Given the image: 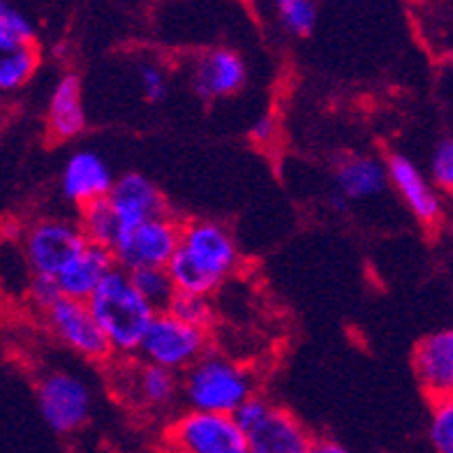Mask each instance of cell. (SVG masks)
Segmentation results:
<instances>
[{"instance_id":"1f68e13d","label":"cell","mask_w":453,"mask_h":453,"mask_svg":"<svg viewBox=\"0 0 453 453\" xmlns=\"http://www.w3.org/2000/svg\"><path fill=\"white\" fill-rule=\"evenodd\" d=\"M0 116H3V113H0Z\"/></svg>"},{"instance_id":"d4e9b609","label":"cell","mask_w":453,"mask_h":453,"mask_svg":"<svg viewBox=\"0 0 453 453\" xmlns=\"http://www.w3.org/2000/svg\"><path fill=\"white\" fill-rule=\"evenodd\" d=\"M430 441L437 453H453V403L451 398L433 400Z\"/></svg>"},{"instance_id":"4dcf8cb0","label":"cell","mask_w":453,"mask_h":453,"mask_svg":"<svg viewBox=\"0 0 453 453\" xmlns=\"http://www.w3.org/2000/svg\"><path fill=\"white\" fill-rule=\"evenodd\" d=\"M312 453H352L347 447H342L335 440H315L312 444Z\"/></svg>"},{"instance_id":"83f0119b","label":"cell","mask_w":453,"mask_h":453,"mask_svg":"<svg viewBox=\"0 0 453 453\" xmlns=\"http://www.w3.org/2000/svg\"><path fill=\"white\" fill-rule=\"evenodd\" d=\"M28 296L40 311L47 312L60 298L58 282H56V278H47V275H30Z\"/></svg>"},{"instance_id":"52a82bcc","label":"cell","mask_w":453,"mask_h":453,"mask_svg":"<svg viewBox=\"0 0 453 453\" xmlns=\"http://www.w3.org/2000/svg\"><path fill=\"white\" fill-rule=\"evenodd\" d=\"M88 241L70 220L42 218L24 232V262L33 275L58 278L77 259Z\"/></svg>"},{"instance_id":"cb8c5ba5","label":"cell","mask_w":453,"mask_h":453,"mask_svg":"<svg viewBox=\"0 0 453 453\" xmlns=\"http://www.w3.org/2000/svg\"><path fill=\"white\" fill-rule=\"evenodd\" d=\"M275 14L282 30L294 37L311 35L317 26V5L312 0H280L275 3Z\"/></svg>"},{"instance_id":"6da1fadb","label":"cell","mask_w":453,"mask_h":453,"mask_svg":"<svg viewBox=\"0 0 453 453\" xmlns=\"http://www.w3.org/2000/svg\"><path fill=\"white\" fill-rule=\"evenodd\" d=\"M239 264V245L225 225L192 220L180 226L179 250L167 264V273L176 292L211 296Z\"/></svg>"},{"instance_id":"d6986e66","label":"cell","mask_w":453,"mask_h":453,"mask_svg":"<svg viewBox=\"0 0 453 453\" xmlns=\"http://www.w3.org/2000/svg\"><path fill=\"white\" fill-rule=\"evenodd\" d=\"M134 403L143 407H167L172 405L176 395H179V380L173 372L157 365L142 364L134 375L127 380Z\"/></svg>"},{"instance_id":"603a6c76","label":"cell","mask_w":453,"mask_h":453,"mask_svg":"<svg viewBox=\"0 0 453 453\" xmlns=\"http://www.w3.org/2000/svg\"><path fill=\"white\" fill-rule=\"evenodd\" d=\"M165 312L176 317L179 322L202 328V331H209L215 324V308L211 303V296H199V294L176 292Z\"/></svg>"},{"instance_id":"d6a6232c","label":"cell","mask_w":453,"mask_h":453,"mask_svg":"<svg viewBox=\"0 0 453 453\" xmlns=\"http://www.w3.org/2000/svg\"><path fill=\"white\" fill-rule=\"evenodd\" d=\"M172 453H173V451H172Z\"/></svg>"},{"instance_id":"277c9868","label":"cell","mask_w":453,"mask_h":453,"mask_svg":"<svg viewBox=\"0 0 453 453\" xmlns=\"http://www.w3.org/2000/svg\"><path fill=\"white\" fill-rule=\"evenodd\" d=\"M243 430L250 453H312L315 437L292 411L252 395L232 414Z\"/></svg>"},{"instance_id":"484cf974","label":"cell","mask_w":453,"mask_h":453,"mask_svg":"<svg viewBox=\"0 0 453 453\" xmlns=\"http://www.w3.org/2000/svg\"><path fill=\"white\" fill-rule=\"evenodd\" d=\"M0 30L19 44L35 42V24L21 10L0 0Z\"/></svg>"},{"instance_id":"4316f807","label":"cell","mask_w":453,"mask_h":453,"mask_svg":"<svg viewBox=\"0 0 453 453\" xmlns=\"http://www.w3.org/2000/svg\"><path fill=\"white\" fill-rule=\"evenodd\" d=\"M430 179L435 190L451 192L453 188V142L451 139H441L433 150V160H430Z\"/></svg>"},{"instance_id":"7a4b0ae2","label":"cell","mask_w":453,"mask_h":453,"mask_svg":"<svg viewBox=\"0 0 453 453\" xmlns=\"http://www.w3.org/2000/svg\"><path fill=\"white\" fill-rule=\"evenodd\" d=\"M90 315L107 338L111 354L130 357L137 354L156 311L132 287L126 271L113 269L86 301Z\"/></svg>"},{"instance_id":"ba28073f","label":"cell","mask_w":453,"mask_h":453,"mask_svg":"<svg viewBox=\"0 0 453 453\" xmlns=\"http://www.w3.org/2000/svg\"><path fill=\"white\" fill-rule=\"evenodd\" d=\"M173 453H250L243 430L232 414L188 410L169 426Z\"/></svg>"},{"instance_id":"9a60e30c","label":"cell","mask_w":453,"mask_h":453,"mask_svg":"<svg viewBox=\"0 0 453 453\" xmlns=\"http://www.w3.org/2000/svg\"><path fill=\"white\" fill-rule=\"evenodd\" d=\"M113 173L96 150H77L63 169V195L79 209L104 199L113 185Z\"/></svg>"},{"instance_id":"8992f818","label":"cell","mask_w":453,"mask_h":453,"mask_svg":"<svg viewBox=\"0 0 453 453\" xmlns=\"http://www.w3.org/2000/svg\"><path fill=\"white\" fill-rule=\"evenodd\" d=\"M206 352H211L209 331L188 326L165 311L156 312L150 319L137 349L142 364L157 365L173 375L179 370L185 372Z\"/></svg>"},{"instance_id":"30bf717a","label":"cell","mask_w":453,"mask_h":453,"mask_svg":"<svg viewBox=\"0 0 453 453\" xmlns=\"http://www.w3.org/2000/svg\"><path fill=\"white\" fill-rule=\"evenodd\" d=\"M44 315H47L51 334L63 345H67L84 358L107 361L109 357H113L107 338L102 335L100 326L96 324L84 301H72V298L60 296Z\"/></svg>"},{"instance_id":"5b68a950","label":"cell","mask_w":453,"mask_h":453,"mask_svg":"<svg viewBox=\"0 0 453 453\" xmlns=\"http://www.w3.org/2000/svg\"><path fill=\"white\" fill-rule=\"evenodd\" d=\"M180 226L183 222L167 213L120 229L119 239L113 241L109 250L116 269L126 273L139 269H167L173 252L179 250Z\"/></svg>"},{"instance_id":"4fadbf2b","label":"cell","mask_w":453,"mask_h":453,"mask_svg":"<svg viewBox=\"0 0 453 453\" xmlns=\"http://www.w3.org/2000/svg\"><path fill=\"white\" fill-rule=\"evenodd\" d=\"M387 167V179L394 183L403 202L407 203V209L414 213L418 222H424L426 226H435L444 215V206H441L440 192L433 188V183L426 180L421 169L414 165L407 156L400 153H391L384 160Z\"/></svg>"},{"instance_id":"7c38bea8","label":"cell","mask_w":453,"mask_h":453,"mask_svg":"<svg viewBox=\"0 0 453 453\" xmlns=\"http://www.w3.org/2000/svg\"><path fill=\"white\" fill-rule=\"evenodd\" d=\"M107 202L111 203L113 213L119 218L120 229L169 213L167 199L160 188L150 179H146L143 173L134 172L123 173L120 179L113 180Z\"/></svg>"},{"instance_id":"5bb4252c","label":"cell","mask_w":453,"mask_h":453,"mask_svg":"<svg viewBox=\"0 0 453 453\" xmlns=\"http://www.w3.org/2000/svg\"><path fill=\"white\" fill-rule=\"evenodd\" d=\"M411 365L428 398H451L453 391V331H435L418 340Z\"/></svg>"},{"instance_id":"f546056e","label":"cell","mask_w":453,"mask_h":453,"mask_svg":"<svg viewBox=\"0 0 453 453\" xmlns=\"http://www.w3.org/2000/svg\"><path fill=\"white\" fill-rule=\"evenodd\" d=\"M278 132H280V126H278V119L273 113H266L262 119H257V123L250 130V139L257 143V146H269L278 139Z\"/></svg>"},{"instance_id":"9c48e42d","label":"cell","mask_w":453,"mask_h":453,"mask_svg":"<svg viewBox=\"0 0 453 453\" xmlns=\"http://www.w3.org/2000/svg\"><path fill=\"white\" fill-rule=\"evenodd\" d=\"M37 405L49 428L56 433H74L90 414V391L70 372H51L37 387Z\"/></svg>"},{"instance_id":"7402d4cb","label":"cell","mask_w":453,"mask_h":453,"mask_svg":"<svg viewBox=\"0 0 453 453\" xmlns=\"http://www.w3.org/2000/svg\"><path fill=\"white\" fill-rule=\"evenodd\" d=\"M127 275H130L132 287L137 289L139 296H142L153 311H167L169 301H172V296L176 294L167 269H139L132 271V273Z\"/></svg>"},{"instance_id":"3957f363","label":"cell","mask_w":453,"mask_h":453,"mask_svg":"<svg viewBox=\"0 0 453 453\" xmlns=\"http://www.w3.org/2000/svg\"><path fill=\"white\" fill-rule=\"evenodd\" d=\"M179 387L192 411L234 414L255 395V375L225 354L206 352L185 370Z\"/></svg>"},{"instance_id":"44dd1931","label":"cell","mask_w":453,"mask_h":453,"mask_svg":"<svg viewBox=\"0 0 453 453\" xmlns=\"http://www.w3.org/2000/svg\"><path fill=\"white\" fill-rule=\"evenodd\" d=\"M77 225L90 245H100V248H107V250H111L113 241L119 239L120 234V222L107 197L79 209Z\"/></svg>"},{"instance_id":"f1b7e54d","label":"cell","mask_w":453,"mask_h":453,"mask_svg":"<svg viewBox=\"0 0 453 453\" xmlns=\"http://www.w3.org/2000/svg\"><path fill=\"white\" fill-rule=\"evenodd\" d=\"M139 81H142L143 96L149 102H160L167 96V77L156 63H143L139 67Z\"/></svg>"},{"instance_id":"ffe728a7","label":"cell","mask_w":453,"mask_h":453,"mask_svg":"<svg viewBox=\"0 0 453 453\" xmlns=\"http://www.w3.org/2000/svg\"><path fill=\"white\" fill-rule=\"evenodd\" d=\"M40 65L37 44H14L0 51V93H14L24 88Z\"/></svg>"},{"instance_id":"2e32d148","label":"cell","mask_w":453,"mask_h":453,"mask_svg":"<svg viewBox=\"0 0 453 453\" xmlns=\"http://www.w3.org/2000/svg\"><path fill=\"white\" fill-rule=\"evenodd\" d=\"M335 195L349 202L377 197L387 188V167L380 157L345 156L335 167Z\"/></svg>"},{"instance_id":"e0dca14e","label":"cell","mask_w":453,"mask_h":453,"mask_svg":"<svg viewBox=\"0 0 453 453\" xmlns=\"http://www.w3.org/2000/svg\"><path fill=\"white\" fill-rule=\"evenodd\" d=\"M49 134L58 142H70L86 130L84 88L77 74L60 77L49 102Z\"/></svg>"},{"instance_id":"8fae6325","label":"cell","mask_w":453,"mask_h":453,"mask_svg":"<svg viewBox=\"0 0 453 453\" xmlns=\"http://www.w3.org/2000/svg\"><path fill=\"white\" fill-rule=\"evenodd\" d=\"M190 81L202 100H218L243 88L248 81V65L234 49L215 47L195 58Z\"/></svg>"},{"instance_id":"ac0fdd59","label":"cell","mask_w":453,"mask_h":453,"mask_svg":"<svg viewBox=\"0 0 453 453\" xmlns=\"http://www.w3.org/2000/svg\"><path fill=\"white\" fill-rule=\"evenodd\" d=\"M116 269L113 257L107 248L100 245H86L84 252L67 266L63 273L56 278L60 289V296L72 298V301H88L90 294L96 292L104 278Z\"/></svg>"}]
</instances>
